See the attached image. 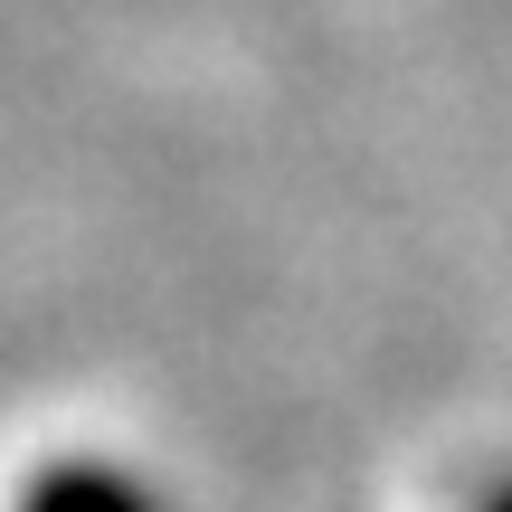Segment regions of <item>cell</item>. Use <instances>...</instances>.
<instances>
[{"label": "cell", "mask_w": 512, "mask_h": 512, "mask_svg": "<svg viewBox=\"0 0 512 512\" xmlns=\"http://www.w3.org/2000/svg\"><path fill=\"white\" fill-rule=\"evenodd\" d=\"M38 512H143V503H133V484H114V475H57L48 494H38Z\"/></svg>", "instance_id": "obj_1"}, {"label": "cell", "mask_w": 512, "mask_h": 512, "mask_svg": "<svg viewBox=\"0 0 512 512\" xmlns=\"http://www.w3.org/2000/svg\"><path fill=\"white\" fill-rule=\"evenodd\" d=\"M494 512H512V494H503V503H494Z\"/></svg>", "instance_id": "obj_2"}]
</instances>
